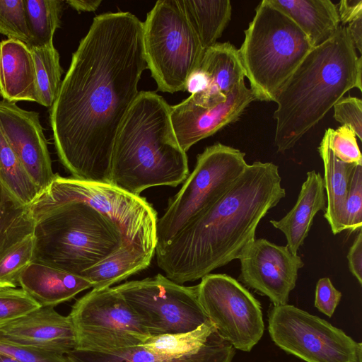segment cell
<instances>
[{
    "label": "cell",
    "mask_w": 362,
    "mask_h": 362,
    "mask_svg": "<svg viewBox=\"0 0 362 362\" xmlns=\"http://www.w3.org/2000/svg\"><path fill=\"white\" fill-rule=\"evenodd\" d=\"M146 68L143 22L129 12L95 17L49 115L59 159L72 177L110 184L115 140Z\"/></svg>",
    "instance_id": "obj_1"
},
{
    "label": "cell",
    "mask_w": 362,
    "mask_h": 362,
    "mask_svg": "<svg viewBox=\"0 0 362 362\" xmlns=\"http://www.w3.org/2000/svg\"><path fill=\"white\" fill-rule=\"evenodd\" d=\"M286 196L277 165H247L225 194L155 250L165 276L180 284L200 279L238 259L260 221Z\"/></svg>",
    "instance_id": "obj_2"
},
{
    "label": "cell",
    "mask_w": 362,
    "mask_h": 362,
    "mask_svg": "<svg viewBox=\"0 0 362 362\" xmlns=\"http://www.w3.org/2000/svg\"><path fill=\"white\" fill-rule=\"evenodd\" d=\"M362 59L346 26L314 47L277 93L274 144L291 149L324 118L345 93L362 90Z\"/></svg>",
    "instance_id": "obj_3"
},
{
    "label": "cell",
    "mask_w": 362,
    "mask_h": 362,
    "mask_svg": "<svg viewBox=\"0 0 362 362\" xmlns=\"http://www.w3.org/2000/svg\"><path fill=\"white\" fill-rule=\"evenodd\" d=\"M189 174L186 152L173 127L170 105L154 92H139L115 140L110 184L139 195L151 187H176Z\"/></svg>",
    "instance_id": "obj_4"
},
{
    "label": "cell",
    "mask_w": 362,
    "mask_h": 362,
    "mask_svg": "<svg viewBox=\"0 0 362 362\" xmlns=\"http://www.w3.org/2000/svg\"><path fill=\"white\" fill-rule=\"evenodd\" d=\"M30 213L34 262L81 276L122 245H128L112 221L83 202L69 201Z\"/></svg>",
    "instance_id": "obj_5"
},
{
    "label": "cell",
    "mask_w": 362,
    "mask_h": 362,
    "mask_svg": "<svg viewBox=\"0 0 362 362\" xmlns=\"http://www.w3.org/2000/svg\"><path fill=\"white\" fill-rule=\"evenodd\" d=\"M312 48L307 36L287 15L269 0L262 1L238 49L256 100L274 102Z\"/></svg>",
    "instance_id": "obj_6"
},
{
    "label": "cell",
    "mask_w": 362,
    "mask_h": 362,
    "mask_svg": "<svg viewBox=\"0 0 362 362\" xmlns=\"http://www.w3.org/2000/svg\"><path fill=\"white\" fill-rule=\"evenodd\" d=\"M69 201L95 209L115 225L127 245L155 256L158 216L145 198L109 183L55 174L50 185L28 207L35 211Z\"/></svg>",
    "instance_id": "obj_7"
},
{
    "label": "cell",
    "mask_w": 362,
    "mask_h": 362,
    "mask_svg": "<svg viewBox=\"0 0 362 362\" xmlns=\"http://www.w3.org/2000/svg\"><path fill=\"white\" fill-rule=\"evenodd\" d=\"M147 68L162 92L186 90L187 80L205 49L191 25L180 0H159L143 23Z\"/></svg>",
    "instance_id": "obj_8"
},
{
    "label": "cell",
    "mask_w": 362,
    "mask_h": 362,
    "mask_svg": "<svg viewBox=\"0 0 362 362\" xmlns=\"http://www.w3.org/2000/svg\"><path fill=\"white\" fill-rule=\"evenodd\" d=\"M239 149L214 144L198 155L192 172L157 222V245H166L189 221L214 204L248 165Z\"/></svg>",
    "instance_id": "obj_9"
},
{
    "label": "cell",
    "mask_w": 362,
    "mask_h": 362,
    "mask_svg": "<svg viewBox=\"0 0 362 362\" xmlns=\"http://www.w3.org/2000/svg\"><path fill=\"white\" fill-rule=\"evenodd\" d=\"M69 317L75 349L112 352L142 345L151 334L141 317L115 288H93L78 299Z\"/></svg>",
    "instance_id": "obj_10"
},
{
    "label": "cell",
    "mask_w": 362,
    "mask_h": 362,
    "mask_svg": "<svg viewBox=\"0 0 362 362\" xmlns=\"http://www.w3.org/2000/svg\"><path fill=\"white\" fill-rule=\"evenodd\" d=\"M114 287L151 336L185 333L210 322L199 301L197 285L183 286L158 274Z\"/></svg>",
    "instance_id": "obj_11"
},
{
    "label": "cell",
    "mask_w": 362,
    "mask_h": 362,
    "mask_svg": "<svg viewBox=\"0 0 362 362\" xmlns=\"http://www.w3.org/2000/svg\"><path fill=\"white\" fill-rule=\"evenodd\" d=\"M268 324L275 344L306 362H361V343L294 305H274Z\"/></svg>",
    "instance_id": "obj_12"
},
{
    "label": "cell",
    "mask_w": 362,
    "mask_h": 362,
    "mask_svg": "<svg viewBox=\"0 0 362 362\" xmlns=\"http://www.w3.org/2000/svg\"><path fill=\"white\" fill-rule=\"evenodd\" d=\"M201 279L199 301L219 336L235 349L250 351L264 334L260 303L227 274H209Z\"/></svg>",
    "instance_id": "obj_13"
},
{
    "label": "cell",
    "mask_w": 362,
    "mask_h": 362,
    "mask_svg": "<svg viewBox=\"0 0 362 362\" xmlns=\"http://www.w3.org/2000/svg\"><path fill=\"white\" fill-rule=\"evenodd\" d=\"M241 281L266 296L274 305L287 304L296 287L298 272L304 262L288 247L277 245L264 238L255 239L241 253Z\"/></svg>",
    "instance_id": "obj_14"
},
{
    "label": "cell",
    "mask_w": 362,
    "mask_h": 362,
    "mask_svg": "<svg viewBox=\"0 0 362 362\" xmlns=\"http://www.w3.org/2000/svg\"><path fill=\"white\" fill-rule=\"evenodd\" d=\"M0 127L8 143L40 193L54 177L39 113L0 100Z\"/></svg>",
    "instance_id": "obj_15"
},
{
    "label": "cell",
    "mask_w": 362,
    "mask_h": 362,
    "mask_svg": "<svg viewBox=\"0 0 362 362\" xmlns=\"http://www.w3.org/2000/svg\"><path fill=\"white\" fill-rule=\"evenodd\" d=\"M256 98L241 81L228 95L225 102L210 108L190 106L182 101L170 106L173 127L180 147L187 152L194 144L228 124L237 121Z\"/></svg>",
    "instance_id": "obj_16"
},
{
    "label": "cell",
    "mask_w": 362,
    "mask_h": 362,
    "mask_svg": "<svg viewBox=\"0 0 362 362\" xmlns=\"http://www.w3.org/2000/svg\"><path fill=\"white\" fill-rule=\"evenodd\" d=\"M0 343L67 354L76 349V337L69 315L39 307L0 325Z\"/></svg>",
    "instance_id": "obj_17"
},
{
    "label": "cell",
    "mask_w": 362,
    "mask_h": 362,
    "mask_svg": "<svg viewBox=\"0 0 362 362\" xmlns=\"http://www.w3.org/2000/svg\"><path fill=\"white\" fill-rule=\"evenodd\" d=\"M18 285L40 307L53 308L93 288V284L83 277L34 262L21 272Z\"/></svg>",
    "instance_id": "obj_18"
},
{
    "label": "cell",
    "mask_w": 362,
    "mask_h": 362,
    "mask_svg": "<svg viewBox=\"0 0 362 362\" xmlns=\"http://www.w3.org/2000/svg\"><path fill=\"white\" fill-rule=\"evenodd\" d=\"M235 354V348L216 330L198 351L187 355L158 354L143 345L106 353L74 349L66 355L71 362H216Z\"/></svg>",
    "instance_id": "obj_19"
},
{
    "label": "cell",
    "mask_w": 362,
    "mask_h": 362,
    "mask_svg": "<svg viewBox=\"0 0 362 362\" xmlns=\"http://www.w3.org/2000/svg\"><path fill=\"white\" fill-rule=\"evenodd\" d=\"M0 95L11 103L37 102L34 62L23 42L10 39L0 42Z\"/></svg>",
    "instance_id": "obj_20"
},
{
    "label": "cell",
    "mask_w": 362,
    "mask_h": 362,
    "mask_svg": "<svg viewBox=\"0 0 362 362\" xmlns=\"http://www.w3.org/2000/svg\"><path fill=\"white\" fill-rule=\"evenodd\" d=\"M326 208L323 178L315 170L307 173L293 207L281 219L270 223L286 236L287 247L297 254L312 226L315 216Z\"/></svg>",
    "instance_id": "obj_21"
},
{
    "label": "cell",
    "mask_w": 362,
    "mask_h": 362,
    "mask_svg": "<svg viewBox=\"0 0 362 362\" xmlns=\"http://www.w3.org/2000/svg\"><path fill=\"white\" fill-rule=\"evenodd\" d=\"M305 33L313 47L330 38L340 22L337 6L330 0H269Z\"/></svg>",
    "instance_id": "obj_22"
},
{
    "label": "cell",
    "mask_w": 362,
    "mask_h": 362,
    "mask_svg": "<svg viewBox=\"0 0 362 362\" xmlns=\"http://www.w3.org/2000/svg\"><path fill=\"white\" fill-rule=\"evenodd\" d=\"M332 128L326 129L317 148L324 165V188L327 202L324 216L332 232L337 235L344 230V206L355 164L337 159L329 147Z\"/></svg>",
    "instance_id": "obj_23"
},
{
    "label": "cell",
    "mask_w": 362,
    "mask_h": 362,
    "mask_svg": "<svg viewBox=\"0 0 362 362\" xmlns=\"http://www.w3.org/2000/svg\"><path fill=\"white\" fill-rule=\"evenodd\" d=\"M208 76L206 90L228 95L241 81H245L238 49L229 42H216L206 48L199 65Z\"/></svg>",
    "instance_id": "obj_24"
},
{
    "label": "cell",
    "mask_w": 362,
    "mask_h": 362,
    "mask_svg": "<svg viewBox=\"0 0 362 362\" xmlns=\"http://www.w3.org/2000/svg\"><path fill=\"white\" fill-rule=\"evenodd\" d=\"M153 257L133 246L124 245L84 272L81 276L93 284V288L111 287L147 268Z\"/></svg>",
    "instance_id": "obj_25"
},
{
    "label": "cell",
    "mask_w": 362,
    "mask_h": 362,
    "mask_svg": "<svg viewBox=\"0 0 362 362\" xmlns=\"http://www.w3.org/2000/svg\"><path fill=\"white\" fill-rule=\"evenodd\" d=\"M185 14L206 49L215 43L230 21L232 6L229 0H180Z\"/></svg>",
    "instance_id": "obj_26"
},
{
    "label": "cell",
    "mask_w": 362,
    "mask_h": 362,
    "mask_svg": "<svg viewBox=\"0 0 362 362\" xmlns=\"http://www.w3.org/2000/svg\"><path fill=\"white\" fill-rule=\"evenodd\" d=\"M33 230L29 207L18 202L0 182V259Z\"/></svg>",
    "instance_id": "obj_27"
},
{
    "label": "cell",
    "mask_w": 362,
    "mask_h": 362,
    "mask_svg": "<svg viewBox=\"0 0 362 362\" xmlns=\"http://www.w3.org/2000/svg\"><path fill=\"white\" fill-rule=\"evenodd\" d=\"M0 182L21 204L29 206L40 194L8 143L0 127Z\"/></svg>",
    "instance_id": "obj_28"
},
{
    "label": "cell",
    "mask_w": 362,
    "mask_h": 362,
    "mask_svg": "<svg viewBox=\"0 0 362 362\" xmlns=\"http://www.w3.org/2000/svg\"><path fill=\"white\" fill-rule=\"evenodd\" d=\"M30 49L35 71L36 103L51 108L62 81L59 54L53 44Z\"/></svg>",
    "instance_id": "obj_29"
},
{
    "label": "cell",
    "mask_w": 362,
    "mask_h": 362,
    "mask_svg": "<svg viewBox=\"0 0 362 362\" xmlns=\"http://www.w3.org/2000/svg\"><path fill=\"white\" fill-rule=\"evenodd\" d=\"M30 35L29 47L53 44L55 31L60 27L64 2L61 0H23Z\"/></svg>",
    "instance_id": "obj_30"
},
{
    "label": "cell",
    "mask_w": 362,
    "mask_h": 362,
    "mask_svg": "<svg viewBox=\"0 0 362 362\" xmlns=\"http://www.w3.org/2000/svg\"><path fill=\"white\" fill-rule=\"evenodd\" d=\"M216 329L208 322L194 330L177 334L151 336L142 344L147 349L163 355L182 356L196 353Z\"/></svg>",
    "instance_id": "obj_31"
},
{
    "label": "cell",
    "mask_w": 362,
    "mask_h": 362,
    "mask_svg": "<svg viewBox=\"0 0 362 362\" xmlns=\"http://www.w3.org/2000/svg\"><path fill=\"white\" fill-rule=\"evenodd\" d=\"M34 250L33 233L16 244L0 259V288H16L21 272L33 262Z\"/></svg>",
    "instance_id": "obj_32"
},
{
    "label": "cell",
    "mask_w": 362,
    "mask_h": 362,
    "mask_svg": "<svg viewBox=\"0 0 362 362\" xmlns=\"http://www.w3.org/2000/svg\"><path fill=\"white\" fill-rule=\"evenodd\" d=\"M0 33L29 46L30 35L23 0H0Z\"/></svg>",
    "instance_id": "obj_33"
},
{
    "label": "cell",
    "mask_w": 362,
    "mask_h": 362,
    "mask_svg": "<svg viewBox=\"0 0 362 362\" xmlns=\"http://www.w3.org/2000/svg\"><path fill=\"white\" fill-rule=\"evenodd\" d=\"M39 307L22 288H0V325L17 319Z\"/></svg>",
    "instance_id": "obj_34"
},
{
    "label": "cell",
    "mask_w": 362,
    "mask_h": 362,
    "mask_svg": "<svg viewBox=\"0 0 362 362\" xmlns=\"http://www.w3.org/2000/svg\"><path fill=\"white\" fill-rule=\"evenodd\" d=\"M344 230H360L362 225V165H355L344 206Z\"/></svg>",
    "instance_id": "obj_35"
},
{
    "label": "cell",
    "mask_w": 362,
    "mask_h": 362,
    "mask_svg": "<svg viewBox=\"0 0 362 362\" xmlns=\"http://www.w3.org/2000/svg\"><path fill=\"white\" fill-rule=\"evenodd\" d=\"M329 147L339 160L350 164L362 165V157L353 129L341 125L337 129H331Z\"/></svg>",
    "instance_id": "obj_36"
},
{
    "label": "cell",
    "mask_w": 362,
    "mask_h": 362,
    "mask_svg": "<svg viewBox=\"0 0 362 362\" xmlns=\"http://www.w3.org/2000/svg\"><path fill=\"white\" fill-rule=\"evenodd\" d=\"M334 118L341 125L353 129L362 140V101L353 96L341 98L334 106Z\"/></svg>",
    "instance_id": "obj_37"
},
{
    "label": "cell",
    "mask_w": 362,
    "mask_h": 362,
    "mask_svg": "<svg viewBox=\"0 0 362 362\" xmlns=\"http://www.w3.org/2000/svg\"><path fill=\"white\" fill-rule=\"evenodd\" d=\"M0 353L8 355L20 362H71L66 354L1 343H0Z\"/></svg>",
    "instance_id": "obj_38"
},
{
    "label": "cell",
    "mask_w": 362,
    "mask_h": 362,
    "mask_svg": "<svg viewBox=\"0 0 362 362\" xmlns=\"http://www.w3.org/2000/svg\"><path fill=\"white\" fill-rule=\"evenodd\" d=\"M341 298V292L335 288L329 278L323 277L317 281L314 305L320 312L331 317Z\"/></svg>",
    "instance_id": "obj_39"
},
{
    "label": "cell",
    "mask_w": 362,
    "mask_h": 362,
    "mask_svg": "<svg viewBox=\"0 0 362 362\" xmlns=\"http://www.w3.org/2000/svg\"><path fill=\"white\" fill-rule=\"evenodd\" d=\"M349 268L356 278L360 285L362 284V231L359 230L347 255Z\"/></svg>",
    "instance_id": "obj_40"
},
{
    "label": "cell",
    "mask_w": 362,
    "mask_h": 362,
    "mask_svg": "<svg viewBox=\"0 0 362 362\" xmlns=\"http://www.w3.org/2000/svg\"><path fill=\"white\" fill-rule=\"evenodd\" d=\"M337 9L341 25L346 26L350 23L362 18V0H342Z\"/></svg>",
    "instance_id": "obj_41"
},
{
    "label": "cell",
    "mask_w": 362,
    "mask_h": 362,
    "mask_svg": "<svg viewBox=\"0 0 362 362\" xmlns=\"http://www.w3.org/2000/svg\"><path fill=\"white\" fill-rule=\"evenodd\" d=\"M209 83L207 74L199 66L189 76L186 83V90L194 94L205 90Z\"/></svg>",
    "instance_id": "obj_42"
},
{
    "label": "cell",
    "mask_w": 362,
    "mask_h": 362,
    "mask_svg": "<svg viewBox=\"0 0 362 362\" xmlns=\"http://www.w3.org/2000/svg\"><path fill=\"white\" fill-rule=\"evenodd\" d=\"M354 46L360 53L362 52V18L357 19L346 26Z\"/></svg>",
    "instance_id": "obj_43"
},
{
    "label": "cell",
    "mask_w": 362,
    "mask_h": 362,
    "mask_svg": "<svg viewBox=\"0 0 362 362\" xmlns=\"http://www.w3.org/2000/svg\"><path fill=\"white\" fill-rule=\"evenodd\" d=\"M101 0H69L66 3L78 12H91L100 5Z\"/></svg>",
    "instance_id": "obj_44"
},
{
    "label": "cell",
    "mask_w": 362,
    "mask_h": 362,
    "mask_svg": "<svg viewBox=\"0 0 362 362\" xmlns=\"http://www.w3.org/2000/svg\"><path fill=\"white\" fill-rule=\"evenodd\" d=\"M0 362H20V361H18L16 358L10 356L8 355L0 353Z\"/></svg>",
    "instance_id": "obj_45"
},
{
    "label": "cell",
    "mask_w": 362,
    "mask_h": 362,
    "mask_svg": "<svg viewBox=\"0 0 362 362\" xmlns=\"http://www.w3.org/2000/svg\"><path fill=\"white\" fill-rule=\"evenodd\" d=\"M234 356H230L216 362H233Z\"/></svg>",
    "instance_id": "obj_46"
}]
</instances>
